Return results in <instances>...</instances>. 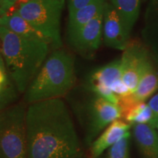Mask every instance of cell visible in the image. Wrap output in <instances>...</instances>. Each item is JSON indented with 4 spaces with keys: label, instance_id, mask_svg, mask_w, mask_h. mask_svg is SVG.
<instances>
[{
    "label": "cell",
    "instance_id": "1",
    "mask_svg": "<svg viewBox=\"0 0 158 158\" xmlns=\"http://www.w3.org/2000/svg\"><path fill=\"white\" fill-rule=\"evenodd\" d=\"M27 158L82 157L70 113L62 98L29 104L26 114Z\"/></svg>",
    "mask_w": 158,
    "mask_h": 158
},
{
    "label": "cell",
    "instance_id": "2",
    "mask_svg": "<svg viewBox=\"0 0 158 158\" xmlns=\"http://www.w3.org/2000/svg\"><path fill=\"white\" fill-rule=\"evenodd\" d=\"M0 43L10 77L18 92L25 93L48 58L50 45L19 36L5 27H0Z\"/></svg>",
    "mask_w": 158,
    "mask_h": 158
},
{
    "label": "cell",
    "instance_id": "3",
    "mask_svg": "<svg viewBox=\"0 0 158 158\" xmlns=\"http://www.w3.org/2000/svg\"><path fill=\"white\" fill-rule=\"evenodd\" d=\"M76 82L75 58L60 48L49 55L24 94L27 104L61 98L68 94Z\"/></svg>",
    "mask_w": 158,
    "mask_h": 158
},
{
    "label": "cell",
    "instance_id": "4",
    "mask_svg": "<svg viewBox=\"0 0 158 158\" xmlns=\"http://www.w3.org/2000/svg\"><path fill=\"white\" fill-rule=\"evenodd\" d=\"M64 3L62 0H30L19 5L16 11L56 50L62 48L61 17Z\"/></svg>",
    "mask_w": 158,
    "mask_h": 158
},
{
    "label": "cell",
    "instance_id": "5",
    "mask_svg": "<svg viewBox=\"0 0 158 158\" xmlns=\"http://www.w3.org/2000/svg\"><path fill=\"white\" fill-rule=\"evenodd\" d=\"M26 114L22 103L0 111V158H27Z\"/></svg>",
    "mask_w": 158,
    "mask_h": 158
},
{
    "label": "cell",
    "instance_id": "6",
    "mask_svg": "<svg viewBox=\"0 0 158 158\" xmlns=\"http://www.w3.org/2000/svg\"><path fill=\"white\" fill-rule=\"evenodd\" d=\"M83 109L84 142L87 148L110 124L122 119V111L118 106L98 95L91 98Z\"/></svg>",
    "mask_w": 158,
    "mask_h": 158
},
{
    "label": "cell",
    "instance_id": "7",
    "mask_svg": "<svg viewBox=\"0 0 158 158\" xmlns=\"http://www.w3.org/2000/svg\"><path fill=\"white\" fill-rule=\"evenodd\" d=\"M120 59L122 80L133 93L147 65L152 59L151 51L139 41L130 40Z\"/></svg>",
    "mask_w": 158,
    "mask_h": 158
},
{
    "label": "cell",
    "instance_id": "8",
    "mask_svg": "<svg viewBox=\"0 0 158 158\" xmlns=\"http://www.w3.org/2000/svg\"><path fill=\"white\" fill-rule=\"evenodd\" d=\"M103 10L99 13L76 34L68 38L71 48L85 58H91L101 44Z\"/></svg>",
    "mask_w": 158,
    "mask_h": 158
},
{
    "label": "cell",
    "instance_id": "9",
    "mask_svg": "<svg viewBox=\"0 0 158 158\" xmlns=\"http://www.w3.org/2000/svg\"><path fill=\"white\" fill-rule=\"evenodd\" d=\"M158 90V68L153 59L147 65L143 76L133 93L119 98L118 107L122 111V117L128 110L136 104L145 102Z\"/></svg>",
    "mask_w": 158,
    "mask_h": 158
},
{
    "label": "cell",
    "instance_id": "10",
    "mask_svg": "<svg viewBox=\"0 0 158 158\" xmlns=\"http://www.w3.org/2000/svg\"><path fill=\"white\" fill-rule=\"evenodd\" d=\"M102 39L106 46L124 51L130 42L121 18L114 6L106 2L102 20Z\"/></svg>",
    "mask_w": 158,
    "mask_h": 158
},
{
    "label": "cell",
    "instance_id": "11",
    "mask_svg": "<svg viewBox=\"0 0 158 158\" xmlns=\"http://www.w3.org/2000/svg\"><path fill=\"white\" fill-rule=\"evenodd\" d=\"M132 125L120 119L110 124L88 147L89 157L98 158L106 150L130 133Z\"/></svg>",
    "mask_w": 158,
    "mask_h": 158
},
{
    "label": "cell",
    "instance_id": "12",
    "mask_svg": "<svg viewBox=\"0 0 158 158\" xmlns=\"http://www.w3.org/2000/svg\"><path fill=\"white\" fill-rule=\"evenodd\" d=\"M132 135L143 158H158V130L149 124L132 125Z\"/></svg>",
    "mask_w": 158,
    "mask_h": 158
},
{
    "label": "cell",
    "instance_id": "13",
    "mask_svg": "<svg viewBox=\"0 0 158 158\" xmlns=\"http://www.w3.org/2000/svg\"><path fill=\"white\" fill-rule=\"evenodd\" d=\"M106 2L107 0H94L82 8L69 14L67 31L68 38L76 34L99 13L103 10Z\"/></svg>",
    "mask_w": 158,
    "mask_h": 158
},
{
    "label": "cell",
    "instance_id": "14",
    "mask_svg": "<svg viewBox=\"0 0 158 158\" xmlns=\"http://www.w3.org/2000/svg\"><path fill=\"white\" fill-rule=\"evenodd\" d=\"M2 27H5L12 32L25 38L37 40L48 43L46 38L36 30L28 21L21 16L16 10L12 13H7Z\"/></svg>",
    "mask_w": 158,
    "mask_h": 158
},
{
    "label": "cell",
    "instance_id": "15",
    "mask_svg": "<svg viewBox=\"0 0 158 158\" xmlns=\"http://www.w3.org/2000/svg\"><path fill=\"white\" fill-rule=\"evenodd\" d=\"M142 0H110L121 18L124 29L130 37L131 31L139 16Z\"/></svg>",
    "mask_w": 158,
    "mask_h": 158
},
{
    "label": "cell",
    "instance_id": "16",
    "mask_svg": "<svg viewBox=\"0 0 158 158\" xmlns=\"http://www.w3.org/2000/svg\"><path fill=\"white\" fill-rule=\"evenodd\" d=\"M121 79L122 67L119 59L94 70L91 75L89 83L100 84L110 89L114 84Z\"/></svg>",
    "mask_w": 158,
    "mask_h": 158
},
{
    "label": "cell",
    "instance_id": "17",
    "mask_svg": "<svg viewBox=\"0 0 158 158\" xmlns=\"http://www.w3.org/2000/svg\"><path fill=\"white\" fill-rule=\"evenodd\" d=\"M155 116L153 110L146 102L136 104L130 110H128L122 118L124 121L133 125L136 124H150L155 119Z\"/></svg>",
    "mask_w": 158,
    "mask_h": 158
},
{
    "label": "cell",
    "instance_id": "18",
    "mask_svg": "<svg viewBox=\"0 0 158 158\" xmlns=\"http://www.w3.org/2000/svg\"><path fill=\"white\" fill-rule=\"evenodd\" d=\"M142 36L145 45L158 59V19L146 18Z\"/></svg>",
    "mask_w": 158,
    "mask_h": 158
},
{
    "label": "cell",
    "instance_id": "19",
    "mask_svg": "<svg viewBox=\"0 0 158 158\" xmlns=\"http://www.w3.org/2000/svg\"><path fill=\"white\" fill-rule=\"evenodd\" d=\"M130 137L131 133L106 150L98 158H130L129 152Z\"/></svg>",
    "mask_w": 158,
    "mask_h": 158
},
{
    "label": "cell",
    "instance_id": "20",
    "mask_svg": "<svg viewBox=\"0 0 158 158\" xmlns=\"http://www.w3.org/2000/svg\"><path fill=\"white\" fill-rule=\"evenodd\" d=\"M88 88L91 92L94 93L95 95L100 97V98L108 100V102L118 106L119 98L114 94L110 88L104 86V85L95 84V83H89Z\"/></svg>",
    "mask_w": 158,
    "mask_h": 158
},
{
    "label": "cell",
    "instance_id": "21",
    "mask_svg": "<svg viewBox=\"0 0 158 158\" xmlns=\"http://www.w3.org/2000/svg\"><path fill=\"white\" fill-rule=\"evenodd\" d=\"M94 0H69L68 2V11L69 14L74 13L78 10L82 8Z\"/></svg>",
    "mask_w": 158,
    "mask_h": 158
},
{
    "label": "cell",
    "instance_id": "22",
    "mask_svg": "<svg viewBox=\"0 0 158 158\" xmlns=\"http://www.w3.org/2000/svg\"><path fill=\"white\" fill-rule=\"evenodd\" d=\"M30 0H2V6L4 9L9 12H14L16 10L19 5L24 4Z\"/></svg>",
    "mask_w": 158,
    "mask_h": 158
},
{
    "label": "cell",
    "instance_id": "23",
    "mask_svg": "<svg viewBox=\"0 0 158 158\" xmlns=\"http://www.w3.org/2000/svg\"><path fill=\"white\" fill-rule=\"evenodd\" d=\"M146 18L158 19V0H150Z\"/></svg>",
    "mask_w": 158,
    "mask_h": 158
},
{
    "label": "cell",
    "instance_id": "24",
    "mask_svg": "<svg viewBox=\"0 0 158 158\" xmlns=\"http://www.w3.org/2000/svg\"><path fill=\"white\" fill-rule=\"evenodd\" d=\"M153 110L156 118H158V93L155 94L147 103Z\"/></svg>",
    "mask_w": 158,
    "mask_h": 158
},
{
    "label": "cell",
    "instance_id": "25",
    "mask_svg": "<svg viewBox=\"0 0 158 158\" xmlns=\"http://www.w3.org/2000/svg\"><path fill=\"white\" fill-rule=\"evenodd\" d=\"M7 15V10L4 9L3 7H0V27L2 26V23L5 21L6 16Z\"/></svg>",
    "mask_w": 158,
    "mask_h": 158
},
{
    "label": "cell",
    "instance_id": "26",
    "mask_svg": "<svg viewBox=\"0 0 158 158\" xmlns=\"http://www.w3.org/2000/svg\"><path fill=\"white\" fill-rule=\"evenodd\" d=\"M150 126L155 127L156 130H158V118H155V119L153 120V122H152V124H150Z\"/></svg>",
    "mask_w": 158,
    "mask_h": 158
},
{
    "label": "cell",
    "instance_id": "27",
    "mask_svg": "<svg viewBox=\"0 0 158 158\" xmlns=\"http://www.w3.org/2000/svg\"><path fill=\"white\" fill-rule=\"evenodd\" d=\"M2 6V0H0V7Z\"/></svg>",
    "mask_w": 158,
    "mask_h": 158
},
{
    "label": "cell",
    "instance_id": "28",
    "mask_svg": "<svg viewBox=\"0 0 158 158\" xmlns=\"http://www.w3.org/2000/svg\"><path fill=\"white\" fill-rule=\"evenodd\" d=\"M77 158H86V157H83V156H82V157H77Z\"/></svg>",
    "mask_w": 158,
    "mask_h": 158
},
{
    "label": "cell",
    "instance_id": "29",
    "mask_svg": "<svg viewBox=\"0 0 158 158\" xmlns=\"http://www.w3.org/2000/svg\"><path fill=\"white\" fill-rule=\"evenodd\" d=\"M142 1H143V2H146V1H147V0H142Z\"/></svg>",
    "mask_w": 158,
    "mask_h": 158
},
{
    "label": "cell",
    "instance_id": "30",
    "mask_svg": "<svg viewBox=\"0 0 158 158\" xmlns=\"http://www.w3.org/2000/svg\"><path fill=\"white\" fill-rule=\"evenodd\" d=\"M62 1H64V0H62Z\"/></svg>",
    "mask_w": 158,
    "mask_h": 158
}]
</instances>
